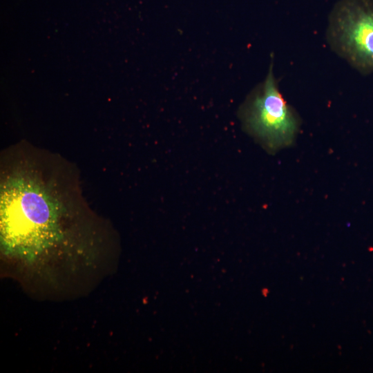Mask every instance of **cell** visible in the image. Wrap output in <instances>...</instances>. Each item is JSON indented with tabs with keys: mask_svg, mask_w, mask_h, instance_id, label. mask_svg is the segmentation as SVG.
<instances>
[{
	"mask_svg": "<svg viewBox=\"0 0 373 373\" xmlns=\"http://www.w3.org/2000/svg\"><path fill=\"white\" fill-rule=\"evenodd\" d=\"M55 179L22 164L4 178L1 195L3 256L36 274L55 268L90 267L93 241L80 222L79 208L63 198Z\"/></svg>",
	"mask_w": 373,
	"mask_h": 373,
	"instance_id": "cell-1",
	"label": "cell"
},
{
	"mask_svg": "<svg viewBox=\"0 0 373 373\" xmlns=\"http://www.w3.org/2000/svg\"><path fill=\"white\" fill-rule=\"evenodd\" d=\"M245 130L269 152L292 146L301 126V119L283 97L271 63L265 80L249 95L240 112Z\"/></svg>",
	"mask_w": 373,
	"mask_h": 373,
	"instance_id": "cell-2",
	"label": "cell"
},
{
	"mask_svg": "<svg viewBox=\"0 0 373 373\" xmlns=\"http://www.w3.org/2000/svg\"><path fill=\"white\" fill-rule=\"evenodd\" d=\"M325 38L353 69L373 75V0H339L329 15Z\"/></svg>",
	"mask_w": 373,
	"mask_h": 373,
	"instance_id": "cell-3",
	"label": "cell"
}]
</instances>
